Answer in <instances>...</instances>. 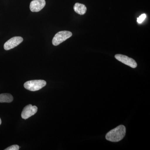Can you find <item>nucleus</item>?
<instances>
[{
  "label": "nucleus",
  "instance_id": "obj_1",
  "mask_svg": "<svg viewBox=\"0 0 150 150\" xmlns=\"http://www.w3.org/2000/svg\"><path fill=\"white\" fill-rule=\"evenodd\" d=\"M126 133V127L123 125H120L108 132L106 134L105 139L111 142H120L125 137Z\"/></svg>",
  "mask_w": 150,
  "mask_h": 150
},
{
  "label": "nucleus",
  "instance_id": "obj_2",
  "mask_svg": "<svg viewBox=\"0 0 150 150\" xmlns=\"http://www.w3.org/2000/svg\"><path fill=\"white\" fill-rule=\"evenodd\" d=\"M46 81L42 80H35L28 81L24 84L25 88L31 91H37L46 86Z\"/></svg>",
  "mask_w": 150,
  "mask_h": 150
},
{
  "label": "nucleus",
  "instance_id": "obj_3",
  "mask_svg": "<svg viewBox=\"0 0 150 150\" xmlns=\"http://www.w3.org/2000/svg\"><path fill=\"white\" fill-rule=\"evenodd\" d=\"M72 35L71 32L69 31H61L56 33L52 40V44L56 46L67 40Z\"/></svg>",
  "mask_w": 150,
  "mask_h": 150
},
{
  "label": "nucleus",
  "instance_id": "obj_4",
  "mask_svg": "<svg viewBox=\"0 0 150 150\" xmlns=\"http://www.w3.org/2000/svg\"><path fill=\"white\" fill-rule=\"evenodd\" d=\"M115 57L119 62L131 68H136L137 67V62L132 58H129L128 56L122 54H116L115 55Z\"/></svg>",
  "mask_w": 150,
  "mask_h": 150
},
{
  "label": "nucleus",
  "instance_id": "obj_5",
  "mask_svg": "<svg viewBox=\"0 0 150 150\" xmlns=\"http://www.w3.org/2000/svg\"><path fill=\"white\" fill-rule=\"evenodd\" d=\"M23 41V38L20 36L12 38L7 41L4 45L5 50L8 51L16 47Z\"/></svg>",
  "mask_w": 150,
  "mask_h": 150
},
{
  "label": "nucleus",
  "instance_id": "obj_6",
  "mask_svg": "<svg viewBox=\"0 0 150 150\" xmlns=\"http://www.w3.org/2000/svg\"><path fill=\"white\" fill-rule=\"evenodd\" d=\"M38 108L35 105L33 106L32 105H28L23 108L22 112V118L24 119H28L35 114Z\"/></svg>",
  "mask_w": 150,
  "mask_h": 150
},
{
  "label": "nucleus",
  "instance_id": "obj_7",
  "mask_svg": "<svg viewBox=\"0 0 150 150\" xmlns=\"http://www.w3.org/2000/svg\"><path fill=\"white\" fill-rule=\"evenodd\" d=\"M46 5L45 0H33L30 5V10L33 12L40 11Z\"/></svg>",
  "mask_w": 150,
  "mask_h": 150
},
{
  "label": "nucleus",
  "instance_id": "obj_8",
  "mask_svg": "<svg viewBox=\"0 0 150 150\" xmlns=\"http://www.w3.org/2000/svg\"><path fill=\"white\" fill-rule=\"evenodd\" d=\"M74 10L76 13L80 15H84L86 13L87 8L83 4L77 3L75 4L74 7Z\"/></svg>",
  "mask_w": 150,
  "mask_h": 150
},
{
  "label": "nucleus",
  "instance_id": "obj_9",
  "mask_svg": "<svg viewBox=\"0 0 150 150\" xmlns=\"http://www.w3.org/2000/svg\"><path fill=\"white\" fill-rule=\"evenodd\" d=\"M13 97L10 94L3 93L0 94V102L11 103L13 100Z\"/></svg>",
  "mask_w": 150,
  "mask_h": 150
},
{
  "label": "nucleus",
  "instance_id": "obj_10",
  "mask_svg": "<svg viewBox=\"0 0 150 150\" xmlns=\"http://www.w3.org/2000/svg\"><path fill=\"white\" fill-rule=\"evenodd\" d=\"M146 16L145 14H143L137 18V22L139 23H142L146 19Z\"/></svg>",
  "mask_w": 150,
  "mask_h": 150
},
{
  "label": "nucleus",
  "instance_id": "obj_11",
  "mask_svg": "<svg viewBox=\"0 0 150 150\" xmlns=\"http://www.w3.org/2000/svg\"><path fill=\"white\" fill-rule=\"evenodd\" d=\"M19 149V147L17 145H12L9 147L5 149V150H18Z\"/></svg>",
  "mask_w": 150,
  "mask_h": 150
},
{
  "label": "nucleus",
  "instance_id": "obj_12",
  "mask_svg": "<svg viewBox=\"0 0 150 150\" xmlns=\"http://www.w3.org/2000/svg\"><path fill=\"white\" fill-rule=\"evenodd\" d=\"M1 124V118H0V125Z\"/></svg>",
  "mask_w": 150,
  "mask_h": 150
}]
</instances>
